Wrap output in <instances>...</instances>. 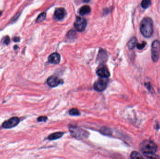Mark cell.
<instances>
[{
  "instance_id": "8",
  "label": "cell",
  "mask_w": 160,
  "mask_h": 159,
  "mask_svg": "<svg viewBox=\"0 0 160 159\" xmlns=\"http://www.w3.org/2000/svg\"><path fill=\"white\" fill-rule=\"evenodd\" d=\"M97 74L102 78H106L110 76V72L105 66H102L99 68L97 71Z\"/></svg>"
},
{
  "instance_id": "17",
  "label": "cell",
  "mask_w": 160,
  "mask_h": 159,
  "mask_svg": "<svg viewBox=\"0 0 160 159\" xmlns=\"http://www.w3.org/2000/svg\"><path fill=\"white\" fill-rule=\"evenodd\" d=\"M69 115L72 116H78L80 115L79 111L76 108L71 109L69 111Z\"/></svg>"
},
{
  "instance_id": "20",
  "label": "cell",
  "mask_w": 160,
  "mask_h": 159,
  "mask_svg": "<svg viewBox=\"0 0 160 159\" xmlns=\"http://www.w3.org/2000/svg\"><path fill=\"white\" fill-rule=\"evenodd\" d=\"M48 119V118L46 116H40L38 118L37 120L38 122H45Z\"/></svg>"
},
{
  "instance_id": "22",
  "label": "cell",
  "mask_w": 160,
  "mask_h": 159,
  "mask_svg": "<svg viewBox=\"0 0 160 159\" xmlns=\"http://www.w3.org/2000/svg\"><path fill=\"white\" fill-rule=\"evenodd\" d=\"M13 40H14V42H19L20 40V38L19 37H14V39H13Z\"/></svg>"
},
{
  "instance_id": "2",
  "label": "cell",
  "mask_w": 160,
  "mask_h": 159,
  "mask_svg": "<svg viewBox=\"0 0 160 159\" xmlns=\"http://www.w3.org/2000/svg\"><path fill=\"white\" fill-rule=\"evenodd\" d=\"M140 148L143 154H155L158 150L157 145L149 140H145L142 142L140 144Z\"/></svg>"
},
{
  "instance_id": "1",
  "label": "cell",
  "mask_w": 160,
  "mask_h": 159,
  "mask_svg": "<svg viewBox=\"0 0 160 159\" xmlns=\"http://www.w3.org/2000/svg\"><path fill=\"white\" fill-rule=\"evenodd\" d=\"M140 30L142 35L146 38H149L153 33V22L152 19L145 17L142 20L140 24Z\"/></svg>"
},
{
  "instance_id": "10",
  "label": "cell",
  "mask_w": 160,
  "mask_h": 159,
  "mask_svg": "<svg viewBox=\"0 0 160 159\" xmlns=\"http://www.w3.org/2000/svg\"><path fill=\"white\" fill-rule=\"evenodd\" d=\"M66 15L65 9L62 7L57 8L54 12V16L58 20H62L63 19Z\"/></svg>"
},
{
  "instance_id": "12",
  "label": "cell",
  "mask_w": 160,
  "mask_h": 159,
  "mask_svg": "<svg viewBox=\"0 0 160 159\" xmlns=\"http://www.w3.org/2000/svg\"><path fill=\"white\" fill-rule=\"evenodd\" d=\"M63 135L64 133L62 132L55 133L50 134L48 137V139L50 141L57 140L61 138Z\"/></svg>"
},
{
  "instance_id": "7",
  "label": "cell",
  "mask_w": 160,
  "mask_h": 159,
  "mask_svg": "<svg viewBox=\"0 0 160 159\" xmlns=\"http://www.w3.org/2000/svg\"><path fill=\"white\" fill-rule=\"evenodd\" d=\"M62 80L59 79L57 77L55 76H52L50 77L47 80V84L49 87H56L59 86L62 83Z\"/></svg>"
},
{
  "instance_id": "6",
  "label": "cell",
  "mask_w": 160,
  "mask_h": 159,
  "mask_svg": "<svg viewBox=\"0 0 160 159\" xmlns=\"http://www.w3.org/2000/svg\"><path fill=\"white\" fill-rule=\"evenodd\" d=\"M107 84L108 81L106 79H104V78H101L97 80L94 85V88L95 90L98 91H103L107 87Z\"/></svg>"
},
{
  "instance_id": "11",
  "label": "cell",
  "mask_w": 160,
  "mask_h": 159,
  "mask_svg": "<svg viewBox=\"0 0 160 159\" xmlns=\"http://www.w3.org/2000/svg\"><path fill=\"white\" fill-rule=\"evenodd\" d=\"M137 44V39L136 37H132L128 43V47L129 49H133Z\"/></svg>"
},
{
  "instance_id": "13",
  "label": "cell",
  "mask_w": 160,
  "mask_h": 159,
  "mask_svg": "<svg viewBox=\"0 0 160 159\" xmlns=\"http://www.w3.org/2000/svg\"><path fill=\"white\" fill-rule=\"evenodd\" d=\"M90 11H91V9H90V7L88 5H85L80 8L79 13L80 15L82 16H84V15L89 14Z\"/></svg>"
},
{
  "instance_id": "18",
  "label": "cell",
  "mask_w": 160,
  "mask_h": 159,
  "mask_svg": "<svg viewBox=\"0 0 160 159\" xmlns=\"http://www.w3.org/2000/svg\"><path fill=\"white\" fill-rule=\"evenodd\" d=\"M145 157L150 159H158V156L155 154H144Z\"/></svg>"
},
{
  "instance_id": "23",
  "label": "cell",
  "mask_w": 160,
  "mask_h": 159,
  "mask_svg": "<svg viewBox=\"0 0 160 159\" xmlns=\"http://www.w3.org/2000/svg\"><path fill=\"white\" fill-rule=\"evenodd\" d=\"M2 11H0V16H1V15H2Z\"/></svg>"
},
{
  "instance_id": "16",
  "label": "cell",
  "mask_w": 160,
  "mask_h": 159,
  "mask_svg": "<svg viewBox=\"0 0 160 159\" xmlns=\"http://www.w3.org/2000/svg\"><path fill=\"white\" fill-rule=\"evenodd\" d=\"M46 17V13L44 12V13H41L39 16L37 18L36 20V22L38 23V22H42V21L44 20Z\"/></svg>"
},
{
  "instance_id": "19",
  "label": "cell",
  "mask_w": 160,
  "mask_h": 159,
  "mask_svg": "<svg viewBox=\"0 0 160 159\" xmlns=\"http://www.w3.org/2000/svg\"><path fill=\"white\" fill-rule=\"evenodd\" d=\"M147 43L145 41H143L142 43H141V44H137V45H136V47H137L138 49H142L144 48L145 47V46L146 45Z\"/></svg>"
},
{
  "instance_id": "3",
  "label": "cell",
  "mask_w": 160,
  "mask_h": 159,
  "mask_svg": "<svg viewBox=\"0 0 160 159\" xmlns=\"http://www.w3.org/2000/svg\"><path fill=\"white\" fill-rule=\"evenodd\" d=\"M160 56V42L155 40L151 45V57L154 62H157L159 59Z\"/></svg>"
},
{
  "instance_id": "14",
  "label": "cell",
  "mask_w": 160,
  "mask_h": 159,
  "mask_svg": "<svg viewBox=\"0 0 160 159\" xmlns=\"http://www.w3.org/2000/svg\"><path fill=\"white\" fill-rule=\"evenodd\" d=\"M131 159H144L142 155L136 152V151H133L131 154Z\"/></svg>"
},
{
  "instance_id": "21",
  "label": "cell",
  "mask_w": 160,
  "mask_h": 159,
  "mask_svg": "<svg viewBox=\"0 0 160 159\" xmlns=\"http://www.w3.org/2000/svg\"><path fill=\"white\" fill-rule=\"evenodd\" d=\"M9 43H10V39H9V37L6 36L4 39V43L8 45L9 44Z\"/></svg>"
},
{
  "instance_id": "9",
  "label": "cell",
  "mask_w": 160,
  "mask_h": 159,
  "mask_svg": "<svg viewBox=\"0 0 160 159\" xmlns=\"http://www.w3.org/2000/svg\"><path fill=\"white\" fill-rule=\"evenodd\" d=\"M61 60L60 55L57 53H53L49 56L48 61L52 64H58Z\"/></svg>"
},
{
  "instance_id": "15",
  "label": "cell",
  "mask_w": 160,
  "mask_h": 159,
  "mask_svg": "<svg viewBox=\"0 0 160 159\" xmlns=\"http://www.w3.org/2000/svg\"><path fill=\"white\" fill-rule=\"evenodd\" d=\"M151 2L149 0H144L141 3V6L144 9L148 8L151 6Z\"/></svg>"
},
{
  "instance_id": "5",
  "label": "cell",
  "mask_w": 160,
  "mask_h": 159,
  "mask_svg": "<svg viewBox=\"0 0 160 159\" xmlns=\"http://www.w3.org/2000/svg\"><path fill=\"white\" fill-rule=\"evenodd\" d=\"M87 25L86 20L84 18L77 16L74 25L77 31L82 32L85 29Z\"/></svg>"
},
{
  "instance_id": "4",
  "label": "cell",
  "mask_w": 160,
  "mask_h": 159,
  "mask_svg": "<svg viewBox=\"0 0 160 159\" xmlns=\"http://www.w3.org/2000/svg\"><path fill=\"white\" fill-rule=\"evenodd\" d=\"M20 122V119L17 117H12L5 121L2 124V127L5 129H10L17 126Z\"/></svg>"
}]
</instances>
